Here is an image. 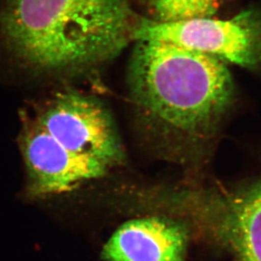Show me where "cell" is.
Listing matches in <instances>:
<instances>
[{
    "instance_id": "1",
    "label": "cell",
    "mask_w": 261,
    "mask_h": 261,
    "mask_svg": "<svg viewBox=\"0 0 261 261\" xmlns=\"http://www.w3.org/2000/svg\"><path fill=\"white\" fill-rule=\"evenodd\" d=\"M139 20L128 0H8L0 15L5 43L34 67L64 69L116 56Z\"/></svg>"
},
{
    "instance_id": "2",
    "label": "cell",
    "mask_w": 261,
    "mask_h": 261,
    "mask_svg": "<svg viewBox=\"0 0 261 261\" xmlns=\"http://www.w3.org/2000/svg\"><path fill=\"white\" fill-rule=\"evenodd\" d=\"M137 43L130 67L137 103L186 143H211L233 101V81L226 65L172 43Z\"/></svg>"
},
{
    "instance_id": "3",
    "label": "cell",
    "mask_w": 261,
    "mask_h": 261,
    "mask_svg": "<svg viewBox=\"0 0 261 261\" xmlns=\"http://www.w3.org/2000/svg\"><path fill=\"white\" fill-rule=\"evenodd\" d=\"M189 226L237 261H261V174L236 190L204 188L187 202Z\"/></svg>"
},
{
    "instance_id": "4",
    "label": "cell",
    "mask_w": 261,
    "mask_h": 261,
    "mask_svg": "<svg viewBox=\"0 0 261 261\" xmlns=\"http://www.w3.org/2000/svg\"><path fill=\"white\" fill-rule=\"evenodd\" d=\"M133 40L158 41L198 51L249 70H261V11L231 19L214 17L162 22L142 19Z\"/></svg>"
},
{
    "instance_id": "5",
    "label": "cell",
    "mask_w": 261,
    "mask_h": 261,
    "mask_svg": "<svg viewBox=\"0 0 261 261\" xmlns=\"http://www.w3.org/2000/svg\"><path fill=\"white\" fill-rule=\"evenodd\" d=\"M70 152L111 169L123 158L108 112L95 99L74 92L56 94L33 117Z\"/></svg>"
},
{
    "instance_id": "6",
    "label": "cell",
    "mask_w": 261,
    "mask_h": 261,
    "mask_svg": "<svg viewBox=\"0 0 261 261\" xmlns=\"http://www.w3.org/2000/svg\"><path fill=\"white\" fill-rule=\"evenodd\" d=\"M19 144L28 174V194L70 192L110 171L100 161L68 150L33 117L23 116Z\"/></svg>"
},
{
    "instance_id": "7",
    "label": "cell",
    "mask_w": 261,
    "mask_h": 261,
    "mask_svg": "<svg viewBox=\"0 0 261 261\" xmlns=\"http://www.w3.org/2000/svg\"><path fill=\"white\" fill-rule=\"evenodd\" d=\"M190 227L165 216L133 219L119 226L103 245L105 261H184Z\"/></svg>"
},
{
    "instance_id": "8",
    "label": "cell",
    "mask_w": 261,
    "mask_h": 261,
    "mask_svg": "<svg viewBox=\"0 0 261 261\" xmlns=\"http://www.w3.org/2000/svg\"><path fill=\"white\" fill-rule=\"evenodd\" d=\"M223 0H149L156 21L213 17Z\"/></svg>"
}]
</instances>
